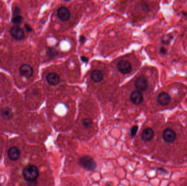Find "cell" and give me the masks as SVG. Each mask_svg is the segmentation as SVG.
Here are the masks:
<instances>
[{
  "label": "cell",
  "instance_id": "30bf717a",
  "mask_svg": "<svg viewBox=\"0 0 187 186\" xmlns=\"http://www.w3.org/2000/svg\"><path fill=\"white\" fill-rule=\"evenodd\" d=\"M158 102L162 106H166L169 104L171 101V97L169 94L165 92H162L159 94L158 97Z\"/></svg>",
  "mask_w": 187,
  "mask_h": 186
},
{
  "label": "cell",
  "instance_id": "52a82bcc",
  "mask_svg": "<svg viewBox=\"0 0 187 186\" xmlns=\"http://www.w3.org/2000/svg\"><path fill=\"white\" fill-rule=\"evenodd\" d=\"M10 34L15 39L18 41L22 40L25 37L24 32L18 25L13 27L10 31Z\"/></svg>",
  "mask_w": 187,
  "mask_h": 186
},
{
  "label": "cell",
  "instance_id": "7a4b0ae2",
  "mask_svg": "<svg viewBox=\"0 0 187 186\" xmlns=\"http://www.w3.org/2000/svg\"><path fill=\"white\" fill-rule=\"evenodd\" d=\"M78 163L80 167L90 172L95 170L97 167L96 163L95 162L94 160L89 156L87 155L81 157L79 160Z\"/></svg>",
  "mask_w": 187,
  "mask_h": 186
},
{
  "label": "cell",
  "instance_id": "d6986e66",
  "mask_svg": "<svg viewBox=\"0 0 187 186\" xmlns=\"http://www.w3.org/2000/svg\"><path fill=\"white\" fill-rule=\"evenodd\" d=\"M25 29L26 30L27 32H30L32 31L31 27L29 25H25Z\"/></svg>",
  "mask_w": 187,
  "mask_h": 186
},
{
  "label": "cell",
  "instance_id": "7c38bea8",
  "mask_svg": "<svg viewBox=\"0 0 187 186\" xmlns=\"http://www.w3.org/2000/svg\"><path fill=\"white\" fill-rule=\"evenodd\" d=\"M47 80L51 85H56L60 81V76L55 73H51L47 75Z\"/></svg>",
  "mask_w": 187,
  "mask_h": 186
},
{
  "label": "cell",
  "instance_id": "9c48e42d",
  "mask_svg": "<svg viewBox=\"0 0 187 186\" xmlns=\"http://www.w3.org/2000/svg\"><path fill=\"white\" fill-rule=\"evenodd\" d=\"M131 101L135 105L141 104L144 100L143 94L139 91H135L131 93L130 95Z\"/></svg>",
  "mask_w": 187,
  "mask_h": 186
},
{
  "label": "cell",
  "instance_id": "ba28073f",
  "mask_svg": "<svg viewBox=\"0 0 187 186\" xmlns=\"http://www.w3.org/2000/svg\"><path fill=\"white\" fill-rule=\"evenodd\" d=\"M19 72L20 74L22 77L29 78V77H31L33 74L34 70H33L32 68L30 65H27V64H24L20 66Z\"/></svg>",
  "mask_w": 187,
  "mask_h": 186
},
{
  "label": "cell",
  "instance_id": "5bb4252c",
  "mask_svg": "<svg viewBox=\"0 0 187 186\" xmlns=\"http://www.w3.org/2000/svg\"><path fill=\"white\" fill-rule=\"evenodd\" d=\"M91 79L96 83L101 82L104 78V75L102 72L99 70H94L92 71L90 74Z\"/></svg>",
  "mask_w": 187,
  "mask_h": 186
},
{
  "label": "cell",
  "instance_id": "6da1fadb",
  "mask_svg": "<svg viewBox=\"0 0 187 186\" xmlns=\"http://www.w3.org/2000/svg\"><path fill=\"white\" fill-rule=\"evenodd\" d=\"M22 175L25 180L27 182H32L36 181L39 176V171L36 166L33 165H27L25 168Z\"/></svg>",
  "mask_w": 187,
  "mask_h": 186
},
{
  "label": "cell",
  "instance_id": "cb8c5ba5",
  "mask_svg": "<svg viewBox=\"0 0 187 186\" xmlns=\"http://www.w3.org/2000/svg\"><path fill=\"white\" fill-rule=\"evenodd\" d=\"M85 41V37H84L83 36H81L80 37V42H81L82 43H83Z\"/></svg>",
  "mask_w": 187,
  "mask_h": 186
},
{
  "label": "cell",
  "instance_id": "44dd1931",
  "mask_svg": "<svg viewBox=\"0 0 187 186\" xmlns=\"http://www.w3.org/2000/svg\"><path fill=\"white\" fill-rule=\"evenodd\" d=\"M19 8H15L14 10V15H15V16H16V15H18V14H19Z\"/></svg>",
  "mask_w": 187,
  "mask_h": 186
},
{
  "label": "cell",
  "instance_id": "3957f363",
  "mask_svg": "<svg viewBox=\"0 0 187 186\" xmlns=\"http://www.w3.org/2000/svg\"><path fill=\"white\" fill-rule=\"evenodd\" d=\"M117 68L120 72L123 74H129L132 70V66L129 62L122 60L117 64Z\"/></svg>",
  "mask_w": 187,
  "mask_h": 186
},
{
  "label": "cell",
  "instance_id": "7402d4cb",
  "mask_svg": "<svg viewBox=\"0 0 187 186\" xmlns=\"http://www.w3.org/2000/svg\"><path fill=\"white\" fill-rule=\"evenodd\" d=\"M29 184H28V186H36L37 182L36 181L32 182H29Z\"/></svg>",
  "mask_w": 187,
  "mask_h": 186
},
{
  "label": "cell",
  "instance_id": "d4e9b609",
  "mask_svg": "<svg viewBox=\"0 0 187 186\" xmlns=\"http://www.w3.org/2000/svg\"><path fill=\"white\" fill-rule=\"evenodd\" d=\"M0 186H1V184H0Z\"/></svg>",
  "mask_w": 187,
  "mask_h": 186
},
{
  "label": "cell",
  "instance_id": "ffe728a7",
  "mask_svg": "<svg viewBox=\"0 0 187 186\" xmlns=\"http://www.w3.org/2000/svg\"><path fill=\"white\" fill-rule=\"evenodd\" d=\"M160 51H161V53H162V54H164V55H165V54L167 53V50H166V49L165 48H164V47L161 48Z\"/></svg>",
  "mask_w": 187,
  "mask_h": 186
},
{
  "label": "cell",
  "instance_id": "5b68a950",
  "mask_svg": "<svg viewBox=\"0 0 187 186\" xmlns=\"http://www.w3.org/2000/svg\"><path fill=\"white\" fill-rule=\"evenodd\" d=\"M163 139L168 143H172L175 141L176 138V134L172 129L166 128L163 133Z\"/></svg>",
  "mask_w": 187,
  "mask_h": 186
},
{
  "label": "cell",
  "instance_id": "e0dca14e",
  "mask_svg": "<svg viewBox=\"0 0 187 186\" xmlns=\"http://www.w3.org/2000/svg\"><path fill=\"white\" fill-rule=\"evenodd\" d=\"M22 21H23V18L19 15L15 16L12 19L13 22L15 24L17 25L21 24Z\"/></svg>",
  "mask_w": 187,
  "mask_h": 186
},
{
  "label": "cell",
  "instance_id": "277c9868",
  "mask_svg": "<svg viewBox=\"0 0 187 186\" xmlns=\"http://www.w3.org/2000/svg\"><path fill=\"white\" fill-rule=\"evenodd\" d=\"M135 85L137 91L140 92L144 91L148 87V81L146 77L141 76L136 79Z\"/></svg>",
  "mask_w": 187,
  "mask_h": 186
},
{
  "label": "cell",
  "instance_id": "4fadbf2b",
  "mask_svg": "<svg viewBox=\"0 0 187 186\" xmlns=\"http://www.w3.org/2000/svg\"><path fill=\"white\" fill-rule=\"evenodd\" d=\"M20 151L17 147H12L8 151V156L10 160L13 161L17 160L20 157Z\"/></svg>",
  "mask_w": 187,
  "mask_h": 186
},
{
  "label": "cell",
  "instance_id": "ac0fdd59",
  "mask_svg": "<svg viewBox=\"0 0 187 186\" xmlns=\"http://www.w3.org/2000/svg\"><path fill=\"white\" fill-rule=\"evenodd\" d=\"M138 129H139V127L137 126H135L131 128V131H130V134L131 136L134 138L136 135L137 132L138 131Z\"/></svg>",
  "mask_w": 187,
  "mask_h": 186
},
{
  "label": "cell",
  "instance_id": "603a6c76",
  "mask_svg": "<svg viewBox=\"0 0 187 186\" xmlns=\"http://www.w3.org/2000/svg\"><path fill=\"white\" fill-rule=\"evenodd\" d=\"M81 60L82 61L84 62H87L88 61V58L85 56H82L81 57Z\"/></svg>",
  "mask_w": 187,
  "mask_h": 186
},
{
  "label": "cell",
  "instance_id": "9a60e30c",
  "mask_svg": "<svg viewBox=\"0 0 187 186\" xmlns=\"http://www.w3.org/2000/svg\"><path fill=\"white\" fill-rule=\"evenodd\" d=\"M1 115L3 118L6 120H10L12 118L13 113L12 110L8 108H5L1 111Z\"/></svg>",
  "mask_w": 187,
  "mask_h": 186
},
{
  "label": "cell",
  "instance_id": "8992f818",
  "mask_svg": "<svg viewBox=\"0 0 187 186\" xmlns=\"http://www.w3.org/2000/svg\"><path fill=\"white\" fill-rule=\"evenodd\" d=\"M57 15L61 21L66 22L70 19V11L67 8L61 7L57 10Z\"/></svg>",
  "mask_w": 187,
  "mask_h": 186
},
{
  "label": "cell",
  "instance_id": "8fae6325",
  "mask_svg": "<svg viewBox=\"0 0 187 186\" xmlns=\"http://www.w3.org/2000/svg\"><path fill=\"white\" fill-rule=\"evenodd\" d=\"M154 137V133L153 129L151 128H147L144 129L141 135L142 139L144 141H149L153 139Z\"/></svg>",
  "mask_w": 187,
  "mask_h": 186
},
{
  "label": "cell",
  "instance_id": "2e32d148",
  "mask_svg": "<svg viewBox=\"0 0 187 186\" xmlns=\"http://www.w3.org/2000/svg\"><path fill=\"white\" fill-rule=\"evenodd\" d=\"M83 125L85 128H89L92 125V121L90 118H84L82 120Z\"/></svg>",
  "mask_w": 187,
  "mask_h": 186
}]
</instances>
